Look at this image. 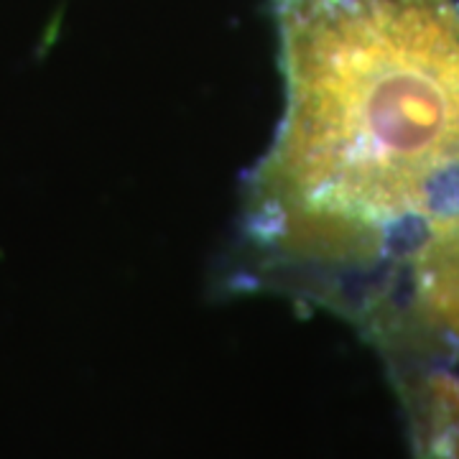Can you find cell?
<instances>
[{"label": "cell", "mask_w": 459, "mask_h": 459, "mask_svg": "<svg viewBox=\"0 0 459 459\" xmlns=\"http://www.w3.org/2000/svg\"><path fill=\"white\" fill-rule=\"evenodd\" d=\"M283 115L250 184L265 246L376 261L459 220L457 0H276Z\"/></svg>", "instance_id": "1"}, {"label": "cell", "mask_w": 459, "mask_h": 459, "mask_svg": "<svg viewBox=\"0 0 459 459\" xmlns=\"http://www.w3.org/2000/svg\"><path fill=\"white\" fill-rule=\"evenodd\" d=\"M411 289L421 322L459 350V220L411 250Z\"/></svg>", "instance_id": "2"}, {"label": "cell", "mask_w": 459, "mask_h": 459, "mask_svg": "<svg viewBox=\"0 0 459 459\" xmlns=\"http://www.w3.org/2000/svg\"><path fill=\"white\" fill-rule=\"evenodd\" d=\"M416 459H459V377L429 376L411 391Z\"/></svg>", "instance_id": "3"}]
</instances>
